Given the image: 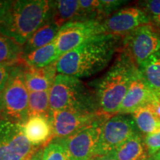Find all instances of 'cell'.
Instances as JSON below:
<instances>
[{
	"instance_id": "cell-1",
	"label": "cell",
	"mask_w": 160,
	"mask_h": 160,
	"mask_svg": "<svg viewBox=\"0 0 160 160\" xmlns=\"http://www.w3.org/2000/svg\"><path fill=\"white\" fill-rule=\"evenodd\" d=\"M119 37L100 34L62 56L57 61L58 74L88 78L105 68L118 48Z\"/></svg>"
},
{
	"instance_id": "cell-2",
	"label": "cell",
	"mask_w": 160,
	"mask_h": 160,
	"mask_svg": "<svg viewBox=\"0 0 160 160\" xmlns=\"http://www.w3.org/2000/svg\"><path fill=\"white\" fill-rule=\"evenodd\" d=\"M138 67L125 50L96 84L94 96L98 111L106 117L117 114Z\"/></svg>"
},
{
	"instance_id": "cell-3",
	"label": "cell",
	"mask_w": 160,
	"mask_h": 160,
	"mask_svg": "<svg viewBox=\"0 0 160 160\" xmlns=\"http://www.w3.org/2000/svg\"><path fill=\"white\" fill-rule=\"evenodd\" d=\"M51 20L47 0L13 1L8 13L0 23V34L22 46L41 26Z\"/></svg>"
},
{
	"instance_id": "cell-4",
	"label": "cell",
	"mask_w": 160,
	"mask_h": 160,
	"mask_svg": "<svg viewBox=\"0 0 160 160\" xmlns=\"http://www.w3.org/2000/svg\"><path fill=\"white\" fill-rule=\"evenodd\" d=\"M50 108L51 113L65 109L99 113L95 96L87 85L77 77L62 74H57L50 90Z\"/></svg>"
},
{
	"instance_id": "cell-5",
	"label": "cell",
	"mask_w": 160,
	"mask_h": 160,
	"mask_svg": "<svg viewBox=\"0 0 160 160\" xmlns=\"http://www.w3.org/2000/svg\"><path fill=\"white\" fill-rule=\"evenodd\" d=\"M24 62L16 64L0 95V118L25 124L28 119L29 91L24 79Z\"/></svg>"
},
{
	"instance_id": "cell-6",
	"label": "cell",
	"mask_w": 160,
	"mask_h": 160,
	"mask_svg": "<svg viewBox=\"0 0 160 160\" xmlns=\"http://www.w3.org/2000/svg\"><path fill=\"white\" fill-rule=\"evenodd\" d=\"M40 148L30 142L22 124L0 118V160L31 159Z\"/></svg>"
},
{
	"instance_id": "cell-7",
	"label": "cell",
	"mask_w": 160,
	"mask_h": 160,
	"mask_svg": "<svg viewBox=\"0 0 160 160\" xmlns=\"http://www.w3.org/2000/svg\"><path fill=\"white\" fill-rule=\"evenodd\" d=\"M137 127L131 115L116 114L108 118L100 127L95 157L113 152L128 139L137 134Z\"/></svg>"
},
{
	"instance_id": "cell-8",
	"label": "cell",
	"mask_w": 160,
	"mask_h": 160,
	"mask_svg": "<svg viewBox=\"0 0 160 160\" xmlns=\"http://www.w3.org/2000/svg\"><path fill=\"white\" fill-rule=\"evenodd\" d=\"M108 118L97 112L79 109H65L53 112L51 113V119L53 130V138L65 139Z\"/></svg>"
},
{
	"instance_id": "cell-9",
	"label": "cell",
	"mask_w": 160,
	"mask_h": 160,
	"mask_svg": "<svg viewBox=\"0 0 160 160\" xmlns=\"http://www.w3.org/2000/svg\"><path fill=\"white\" fill-rule=\"evenodd\" d=\"M100 34H105L102 21L87 20L65 24L61 27L56 39L58 59L88 39Z\"/></svg>"
},
{
	"instance_id": "cell-10",
	"label": "cell",
	"mask_w": 160,
	"mask_h": 160,
	"mask_svg": "<svg viewBox=\"0 0 160 160\" xmlns=\"http://www.w3.org/2000/svg\"><path fill=\"white\" fill-rule=\"evenodd\" d=\"M124 50L137 67L160 50V36L151 25H145L125 36Z\"/></svg>"
},
{
	"instance_id": "cell-11",
	"label": "cell",
	"mask_w": 160,
	"mask_h": 160,
	"mask_svg": "<svg viewBox=\"0 0 160 160\" xmlns=\"http://www.w3.org/2000/svg\"><path fill=\"white\" fill-rule=\"evenodd\" d=\"M145 25H151V19L142 8L137 6L119 9L102 21L105 34L119 37Z\"/></svg>"
},
{
	"instance_id": "cell-12",
	"label": "cell",
	"mask_w": 160,
	"mask_h": 160,
	"mask_svg": "<svg viewBox=\"0 0 160 160\" xmlns=\"http://www.w3.org/2000/svg\"><path fill=\"white\" fill-rule=\"evenodd\" d=\"M105 120L96 122L63 139L72 160H89L95 157L100 127Z\"/></svg>"
},
{
	"instance_id": "cell-13",
	"label": "cell",
	"mask_w": 160,
	"mask_h": 160,
	"mask_svg": "<svg viewBox=\"0 0 160 160\" xmlns=\"http://www.w3.org/2000/svg\"><path fill=\"white\" fill-rule=\"evenodd\" d=\"M155 97L138 71L122 102L117 114L131 115L140 108L151 103Z\"/></svg>"
},
{
	"instance_id": "cell-14",
	"label": "cell",
	"mask_w": 160,
	"mask_h": 160,
	"mask_svg": "<svg viewBox=\"0 0 160 160\" xmlns=\"http://www.w3.org/2000/svg\"><path fill=\"white\" fill-rule=\"evenodd\" d=\"M56 63L45 67H31L24 63V79L29 92L51 90L58 74Z\"/></svg>"
},
{
	"instance_id": "cell-15",
	"label": "cell",
	"mask_w": 160,
	"mask_h": 160,
	"mask_svg": "<svg viewBox=\"0 0 160 160\" xmlns=\"http://www.w3.org/2000/svg\"><path fill=\"white\" fill-rule=\"evenodd\" d=\"M22 126L25 137L34 146L45 147L53 139V130L51 117L33 116L29 117Z\"/></svg>"
},
{
	"instance_id": "cell-16",
	"label": "cell",
	"mask_w": 160,
	"mask_h": 160,
	"mask_svg": "<svg viewBox=\"0 0 160 160\" xmlns=\"http://www.w3.org/2000/svg\"><path fill=\"white\" fill-rule=\"evenodd\" d=\"M61 26L55 22L49 21L39 28L22 46V58L39 48L53 42L57 39Z\"/></svg>"
},
{
	"instance_id": "cell-17",
	"label": "cell",
	"mask_w": 160,
	"mask_h": 160,
	"mask_svg": "<svg viewBox=\"0 0 160 160\" xmlns=\"http://www.w3.org/2000/svg\"><path fill=\"white\" fill-rule=\"evenodd\" d=\"M50 21L62 26L70 22L79 21L80 14L79 0L49 1Z\"/></svg>"
},
{
	"instance_id": "cell-18",
	"label": "cell",
	"mask_w": 160,
	"mask_h": 160,
	"mask_svg": "<svg viewBox=\"0 0 160 160\" xmlns=\"http://www.w3.org/2000/svg\"><path fill=\"white\" fill-rule=\"evenodd\" d=\"M146 85L160 99V50L138 67Z\"/></svg>"
},
{
	"instance_id": "cell-19",
	"label": "cell",
	"mask_w": 160,
	"mask_h": 160,
	"mask_svg": "<svg viewBox=\"0 0 160 160\" xmlns=\"http://www.w3.org/2000/svg\"><path fill=\"white\" fill-rule=\"evenodd\" d=\"M119 160H145L148 152L141 136L133 135L111 153Z\"/></svg>"
},
{
	"instance_id": "cell-20",
	"label": "cell",
	"mask_w": 160,
	"mask_h": 160,
	"mask_svg": "<svg viewBox=\"0 0 160 160\" xmlns=\"http://www.w3.org/2000/svg\"><path fill=\"white\" fill-rule=\"evenodd\" d=\"M137 129L145 136L160 131V119L156 114L151 104L140 108L131 114Z\"/></svg>"
},
{
	"instance_id": "cell-21",
	"label": "cell",
	"mask_w": 160,
	"mask_h": 160,
	"mask_svg": "<svg viewBox=\"0 0 160 160\" xmlns=\"http://www.w3.org/2000/svg\"><path fill=\"white\" fill-rule=\"evenodd\" d=\"M58 60L56 39L48 45L39 48L22 58V61L31 67H45Z\"/></svg>"
},
{
	"instance_id": "cell-22",
	"label": "cell",
	"mask_w": 160,
	"mask_h": 160,
	"mask_svg": "<svg viewBox=\"0 0 160 160\" xmlns=\"http://www.w3.org/2000/svg\"><path fill=\"white\" fill-rule=\"evenodd\" d=\"M22 45L11 38L0 34V65H13L22 62Z\"/></svg>"
},
{
	"instance_id": "cell-23",
	"label": "cell",
	"mask_w": 160,
	"mask_h": 160,
	"mask_svg": "<svg viewBox=\"0 0 160 160\" xmlns=\"http://www.w3.org/2000/svg\"><path fill=\"white\" fill-rule=\"evenodd\" d=\"M28 116H45L51 117L50 91L29 92Z\"/></svg>"
},
{
	"instance_id": "cell-24",
	"label": "cell",
	"mask_w": 160,
	"mask_h": 160,
	"mask_svg": "<svg viewBox=\"0 0 160 160\" xmlns=\"http://www.w3.org/2000/svg\"><path fill=\"white\" fill-rule=\"evenodd\" d=\"M42 160H72L63 139L53 138L43 148Z\"/></svg>"
},
{
	"instance_id": "cell-25",
	"label": "cell",
	"mask_w": 160,
	"mask_h": 160,
	"mask_svg": "<svg viewBox=\"0 0 160 160\" xmlns=\"http://www.w3.org/2000/svg\"><path fill=\"white\" fill-rule=\"evenodd\" d=\"M127 1H122V0H100V13L102 18V21L106 18H108L113 14V12H117L121 6L125 5Z\"/></svg>"
},
{
	"instance_id": "cell-26",
	"label": "cell",
	"mask_w": 160,
	"mask_h": 160,
	"mask_svg": "<svg viewBox=\"0 0 160 160\" xmlns=\"http://www.w3.org/2000/svg\"><path fill=\"white\" fill-rule=\"evenodd\" d=\"M142 9L151 19V21L160 26V0H150L142 2Z\"/></svg>"
},
{
	"instance_id": "cell-27",
	"label": "cell",
	"mask_w": 160,
	"mask_h": 160,
	"mask_svg": "<svg viewBox=\"0 0 160 160\" xmlns=\"http://www.w3.org/2000/svg\"><path fill=\"white\" fill-rule=\"evenodd\" d=\"M144 143L148 154L150 157H153L155 153L160 151V131L153 134L145 136Z\"/></svg>"
},
{
	"instance_id": "cell-28",
	"label": "cell",
	"mask_w": 160,
	"mask_h": 160,
	"mask_svg": "<svg viewBox=\"0 0 160 160\" xmlns=\"http://www.w3.org/2000/svg\"><path fill=\"white\" fill-rule=\"evenodd\" d=\"M15 65L16 64H13V65H0V95L2 93L8 82L11 71Z\"/></svg>"
},
{
	"instance_id": "cell-29",
	"label": "cell",
	"mask_w": 160,
	"mask_h": 160,
	"mask_svg": "<svg viewBox=\"0 0 160 160\" xmlns=\"http://www.w3.org/2000/svg\"><path fill=\"white\" fill-rule=\"evenodd\" d=\"M13 1L0 0V23L3 21L11 8Z\"/></svg>"
},
{
	"instance_id": "cell-30",
	"label": "cell",
	"mask_w": 160,
	"mask_h": 160,
	"mask_svg": "<svg viewBox=\"0 0 160 160\" xmlns=\"http://www.w3.org/2000/svg\"><path fill=\"white\" fill-rule=\"evenodd\" d=\"M150 104L153 107V109L155 111L156 114L160 119V99L156 97L153 101Z\"/></svg>"
},
{
	"instance_id": "cell-31",
	"label": "cell",
	"mask_w": 160,
	"mask_h": 160,
	"mask_svg": "<svg viewBox=\"0 0 160 160\" xmlns=\"http://www.w3.org/2000/svg\"><path fill=\"white\" fill-rule=\"evenodd\" d=\"M96 160H119L117 159L114 156L112 153H108V154L98 156V157H95Z\"/></svg>"
},
{
	"instance_id": "cell-32",
	"label": "cell",
	"mask_w": 160,
	"mask_h": 160,
	"mask_svg": "<svg viewBox=\"0 0 160 160\" xmlns=\"http://www.w3.org/2000/svg\"><path fill=\"white\" fill-rule=\"evenodd\" d=\"M43 148L41 147L36 151V153L33 155V157H31V160H42V151H43Z\"/></svg>"
},
{
	"instance_id": "cell-33",
	"label": "cell",
	"mask_w": 160,
	"mask_h": 160,
	"mask_svg": "<svg viewBox=\"0 0 160 160\" xmlns=\"http://www.w3.org/2000/svg\"><path fill=\"white\" fill-rule=\"evenodd\" d=\"M151 157L152 159L153 160H160V151H158L157 153H155V154Z\"/></svg>"
},
{
	"instance_id": "cell-34",
	"label": "cell",
	"mask_w": 160,
	"mask_h": 160,
	"mask_svg": "<svg viewBox=\"0 0 160 160\" xmlns=\"http://www.w3.org/2000/svg\"><path fill=\"white\" fill-rule=\"evenodd\" d=\"M89 160H96V158L95 157H93V158H91V159H90Z\"/></svg>"
},
{
	"instance_id": "cell-35",
	"label": "cell",
	"mask_w": 160,
	"mask_h": 160,
	"mask_svg": "<svg viewBox=\"0 0 160 160\" xmlns=\"http://www.w3.org/2000/svg\"><path fill=\"white\" fill-rule=\"evenodd\" d=\"M26 160H31V159H26Z\"/></svg>"
},
{
	"instance_id": "cell-36",
	"label": "cell",
	"mask_w": 160,
	"mask_h": 160,
	"mask_svg": "<svg viewBox=\"0 0 160 160\" xmlns=\"http://www.w3.org/2000/svg\"><path fill=\"white\" fill-rule=\"evenodd\" d=\"M145 160H148V159H145Z\"/></svg>"
},
{
	"instance_id": "cell-37",
	"label": "cell",
	"mask_w": 160,
	"mask_h": 160,
	"mask_svg": "<svg viewBox=\"0 0 160 160\" xmlns=\"http://www.w3.org/2000/svg\"><path fill=\"white\" fill-rule=\"evenodd\" d=\"M151 160H153V159H151Z\"/></svg>"
}]
</instances>
